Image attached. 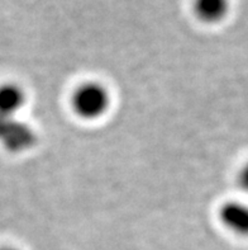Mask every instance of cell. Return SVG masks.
<instances>
[{
	"label": "cell",
	"mask_w": 248,
	"mask_h": 250,
	"mask_svg": "<svg viewBox=\"0 0 248 250\" xmlns=\"http://www.w3.org/2000/svg\"><path fill=\"white\" fill-rule=\"evenodd\" d=\"M230 0H194L196 18L208 24H217L228 17Z\"/></svg>",
	"instance_id": "5"
},
{
	"label": "cell",
	"mask_w": 248,
	"mask_h": 250,
	"mask_svg": "<svg viewBox=\"0 0 248 250\" xmlns=\"http://www.w3.org/2000/svg\"><path fill=\"white\" fill-rule=\"evenodd\" d=\"M113 97L107 84L100 80H85L74 88L70 95V107L82 121L101 120L112 108Z\"/></svg>",
	"instance_id": "1"
},
{
	"label": "cell",
	"mask_w": 248,
	"mask_h": 250,
	"mask_svg": "<svg viewBox=\"0 0 248 250\" xmlns=\"http://www.w3.org/2000/svg\"><path fill=\"white\" fill-rule=\"evenodd\" d=\"M0 250H19L18 248H14V247H1Z\"/></svg>",
	"instance_id": "7"
},
{
	"label": "cell",
	"mask_w": 248,
	"mask_h": 250,
	"mask_svg": "<svg viewBox=\"0 0 248 250\" xmlns=\"http://www.w3.org/2000/svg\"><path fill=\"white\" fill-rule=\"evenodd\" d=\"M237 186L242 192L248 194V160L239 168L237 173Z\"/></svg>",
	"instance_id": "6"
},
{
	"label": "cell",
	"mask_w": 248,
	"mask_h": 250,
	"mask_svg": "<svg viewBox=\"0 0 248 250\" xmlns=\"http://www.w3.org/2000/svg\"><path fill=\"white\" fill-rule=\"evenodd\" d=\"M25 89L17 83H3L0 85V117H18L27 104Z\"/></svg>",
	"instance_id": "4"
},
{
	"label": "cell",
	"mask_w": 248,
	"mask_h": 250,
	"mask_svg": "<svg viewBox=\"0 0 248 250\" xmlns=\"http://www.w3.org/2000/svg\"><path fill=\"white\" fill-rule=\"evenodd\" d=\"M218 220L227 231L248 238V203L246 201H224L218 208Z\"/></svg>",
	"instance_id": "3"
},
{
	"label": "cell",
	"mask_w": 248,
	"mask_h": 250,
	"mask_svg": "<svg viewBox=\"0 0 248 250\" xmlns=\"http://www.w3.org/2000/svg\"><path fill=\"white\" fill-rule=\"evenodd\" d=\"M38 141L36 130L18 117H0V143L12 152L33 149Z\"/></svg>",
	"instance_id": "2"
}]
</instances>
